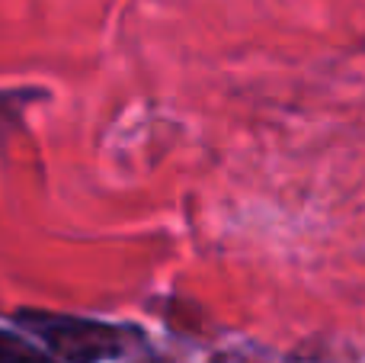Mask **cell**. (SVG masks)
<instances>
[{
    "mask_svg": "<svg viewBox=\"0 0 365 363\" xmlns=\"http://www.w3.org/2000/svg\"><path fill=\"white\" fill-rule=\"evenodd\" d=\"M19 319L68 363H100L109 357H119L125 351V332L103 325V322L48 315V312H26Z\"/></svg>",
    "mask_w": 365,
    "mask_h": 363,
    "instance_id": "obj_1",
    "label": "cell"
},
{
    "mask_svg": "<svg viewBox=\"0 0 365 363\" xmlns=\"http://www.w3.org/2000/svg\"><path fill=\"white\" fill-rule=\"evenodd\" d=\"M0 363H51V360L42 351H36L29 341L0 332Z\"/></svg>",
    "mask_w": 365,
    "mask_h": 363,
    "instance_id": "obj_2",
    "label": "cell"
}]
</instances>
